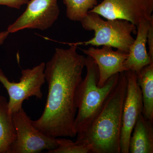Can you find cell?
I'll return each mask as SVG.
<instances>
[{
  "label": "cell",
  "instance_id": "cell-10",
  "mask_svg": "<svg viewBox=\"0 0 153 153\" xmlns=\"http://www.w3.org/2000/svg\"><path fill=\"white\" fill-rule=\"evenodd\" d=\"M87 56L93 58L98 68L99 73L97 86L102 87L113 75L127 71L123 63L128 53L114 51L112 47L103 46L101 49L91 47L87 49H82Z\"/></svg>",
  "mask_w": 153,
  "mask_h": 153
},
{
  "label": "cell",
  "instance_id": "cell-3",
  "mask_svg": "<svg viewBox=\"0 0 153 153\" xmlns=\"http://www.w3.org/2000/svg\"><path fill=\"white\" fill-rule=\"evenodd\" d=\"M87 72L80 83L76 96L77 108L74 128L77 134L85 132L98 114L105 100L114 89L118 81L120 73L113 75L102 87L97 86L99 73L93 58L85 57Z\"/></svg>",
  "mask_w": 153,
  "mask_h": 153
},
{
  "label": "cell",
  "instance_id": "cell-16",
  "mask_svg": "<svg viewBox=\"0 0 153 153\" xmlns=\"http://www.w3.org/2000/svg\"><path fill=\"white\" fill-rule=\"evenodd\" d=\"M58 146L53 150L48 151L49 153H92L91 148L88 144L76 140L73 142L67 139L57 138Z\"/></svg>",
  "mask_w": 153,
  "mask_h": 153
},
{
  "label": "cell",
  "instance_id": "cell-18",
  "mask_svg": "<svg viewBox=\"0 0 153 153\" xmlns=\"http://www.w3.org/2000/svg\"><path fill=\"white\" fill-rule=\"evenodd\" d=\"M147 43L149 46V55L153 60V20L150 24L147 36Z\"/></svg>",
  "mask_w": 153,
  "mask_h": 153
},
{
  "label": "cell",
  "instance_id": "cell-15",
  "mask_svg": "<svg viewBox=\"0 0 153 153\" xmlns=\"http://www.w3.org/2000/svg\"><path fill=\"white\" fill-rule=\"evenodd\" d=\"M98 0H63L67 18L73 22H80L89 11L97 5Z\"/></svg>",
  "mask_w": 153,
  "mask_h": 153
},
{
  "label": "cell",
  "instance_id": "cell-2",
  "mask_svg": "<svg viewBox=\"0 0 153 153\" xmlns=\"http://www.w3.org/2000/svg\"><path fill=\"white\" fill-rule=\"evenodd\" d=\"M127 88L125 71L120 73L117 84L98 114L76 140L90 146L92 153H121L123 110Z\"/></svg>",
  "mask_w": 153,
  "mask_h": 153
},
{
  "label": "cell",
  "instance_id": "cell-13",
  "mask_svg": "<svg viewBox=\"0 0 153 153\" xmlns=\"http://www.w3.org/2000/svg\"><path fill=\"white\" fill-rule=\"evenodd\" d=\"M16 137L12 114L9 113L8 101L0 95V153H10Z\"/></svg>",
  "mask_w": 153,
  "mask_h": 153
},
{
  "label": "cell",
  "instance_id": "cell-6",
  "mask_svg": "<svg viewBox=\"0 0 153 153\" xmlns=\"http://www.w3.org/2000/svg\"><path fill=\"white\" fill-rule=\"evenodd\" d=\"M12 116L16 137L10 153H39L57 148V138L47 136L37 129L23 108L13 113Z\"/></svg>",
  "mask_w": 153,
  "mask_h": 153
},
{
  "label": "cell",
  "instance_id": "cell-19",
  "mask_svg": "<svg viewBox=\"0 0 153 153\" xmlns=\"http://www.w3.org/2000/svg\"><path fill=\"white\" fill-rule=\"evenodd\" d=\"M9 34L10 33L7 30L4 32H0V45L4 43V41L8 36Z\"/></svg>",
  "mask_w": 153,
  "mask_h": 153
},
{
  "label": "cell",
  "instance_id": "cell-11",
  "mask_svg": "<svg viewBox=\"0 0 153 153\" xmlns=\"http://www.w3.org/2000/svg\"><path fill=\"white\" fill-rule=\"evenodd\" d=\"M141 22L137 26V37L130 47L127 58L123 65L127 70L138 75L141 69L153 63L146 49L147 36L152 20Z\"/></svg>",
  "mask_w": 153,
  "mask_h": 153
},
{
  "label": "cell",
  "instance_id": "cell-14",
  "mask_svg": "<svg viewBox=\"0 0 153 153\" xmlns=\"http://www.w3.org/2000/svg\"><path fill=\"white\" fill-rule=\"evenodd\" d=\"M137 80L142 95L143 115L153 121V63L141 69Z\"/></svg>",
  "mask_w": 153,
  "mask_h": 153
},
{
  "label": "cell",
  "instance_id": "cell-4",
  "mask_svg": "<svg viewBox=\"0 0 153 153\" xmlns=\"http://www.w3.org/2000/svg\"><path fill=\"white\" fill-rule=\"evenodd\" d=\"M80 22L83 29L93 31L94 36L88 41L76 42L78 45L108 46L128 53L134 40L132 34H137L136 26L130 22L120 19L105 21L98 14L91 12Z\"/></svg>",
  "mask_w": 153,
  "mask_h": 153
},
{
  "label": "cell",
  "instance_id": "cell-17",
  "mask_svg": "<svg viewBox=\"0 0 153 153\" xmlns=\"http://www.w3.org/2000/svg\"><path fill=\"white\" fill-rule=\"evenodd\" d=\"M29 1V0H0V5L19 9L22 6L27 4Z\"/></svg>",
  "mask_w": 153,
  "mask_h": 153
},
{
  "label": "cell",
  "instance_id": "cell-8",
  "mask_svg": "<svg viewBox=\"0 0 153 153\" xmlns=\"http://www.w3.org/2000/svg\"><path fill=\"white\" fill-rule=\"evenodd\" d=\"M58 0H31L27 9L7 31L16 33L26 29L41 30L49 29L57 21L60 14Z\"/></svg>",
  "mask_w": 153,
  "mask_h": 153
},
{
  "label": "cell",
  "instance_id": "cell-5",
  "mask_svg": "<svg viewBox=\"0 0 153 153\" xmlns=\"http://www.w3.org/2000/svg\"><path fill=\"white\" fill-rule=\"evenodd\" d=\"M45 66L46 63L41 62L33 68L23 69L20 81L17 82H10L0 68V82L8 94V107L10 114L23 108V102L30 97L42 98L41 88L46 81Z\"/></svg>",
  "mask_w": 153,
  "mask_h": 153
},
{
  "label": "cell",
  "instance_id": "cell-1",
  "mask_svg": "<svg viewBox=\"0 0 153 153\" xmlns=\"http://www.w3.org/2000/svg\"><path fill=\"white\" fill-rule=\"evenodd\" d=\"M68 49L57 48L46 64L44 74L48 85L47 101L43 113L35 120V127L52 137H74L77 108L76 91L82 80L85 57L77 52L78 45Z\"/></svg>",
  "mask_w": 153,
  "mask_h": 153
},
{
  "label": "cell",
  "instance_id": "cell-7",
  "mask_svg": "<svg viewBox=\"0 0 153 153\" xmlns=\"http://www.w3.org/2000/svg\"><path fill=\"white\" fill-rule=\"evenodd\" d=\"M153 0H103L89 12L106 19L125 20L137 27L153 19Z\"/></svg>",
  "mask_w": 153,
  "mask_h": 153
},
{
  "label": "cell",
  "instance_id": "cell-12",
  "mask_svg": "<svg viewBox=\"0 0 153 153\" xmlns=\"http://www.w3.org/2000/svg\"><path fill=\"white\" fill-rule=\"evenodd\" d=\"M153 123L139 115L130 139L129 153H153Z\"/></svg>",
  "mask_w": 153,
  "mask_h": 153
},
{
  "label": "cell",
  "instance_id": "cell-9",
  "mask_svg": "<svg viewBox=\"0 0 153 153\" xmlns=\"http://www.w3.org/2000/svg\"><path fill=\"white\" fill-rule=\"evenodd\" d=\"M127 79L126 94L122 113L120 138L121 153H129V143L137 119L143 114V101L137 75L131 70L125 71Z\"/></svg>",
  "mask_w": 153,
  "mask_h": 153
}]
</instances>
